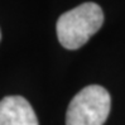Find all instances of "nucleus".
<instances>
[{"mask_svg":"<svg viewBox=\"0 0 125 125\" xmlns=\"http://www.w3.org/2000/svg\"><path fill=\"white\" fill-rule=\"evenodd\" d=\"M104 24V13L96 3H83L63 13L57 20V37L66 49L85 46Z\"/></svg>","mask_w":125,"mask_h":125,"instance_id":"nucleus-1","label":"nucleus"},{"mask_svg":"<svg viewBox=\"0 0 125 125\" xmlns=\"http://www.w3.org/2000/svg\"><path fill=\"white\" fill-rule=\"evenodd\" d=\"M111 109L107 90L91 85L81 90L68 105L66 125H104Z\"/></svg>","mask_w":125,"mask_h":125,"instance_id":"nucleus-2","label":"nucleus"},{"mask_svg":"<svg viewBox=\"0 0 125 125\" xmlns=\"http://www.w3.org/2000/svg\"><path fill=\"white\" fill-rule=\"evenodd\" d=\"M0 125H39L31 104L23 96H6L0 101Z\"/></svg>","mask_w":125,"mask_h":125,"instance_id":"nucleus-3","label":"nucleus"},{"mask_svg":"<svg viewBox=\"0 0 125 125\" xmlns=\"http://www.w3.org/2000/svg\"><path fill=\"white\" fill-rule=\"evenodd\" d=\"M0 41H1V32H0Z\"/></svg>","mask_w":125,"mask_h":125,"instance_id":"nucleus-4","label":"nucleus"}]
</instances>
